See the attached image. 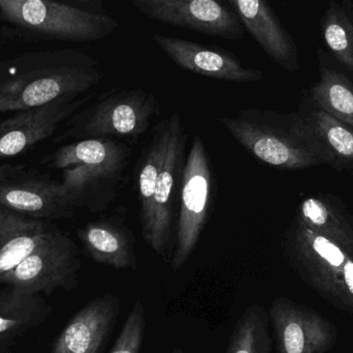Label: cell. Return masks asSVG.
<instances>
[{"label": "cell", "instance_id": "obj_21", "mask_svg": "<svg viewBox=\"0 0 353 353\" xmlns=\"http://www.w3.org/2000/svg\"><path fill=\"white\" fill-rule=\"evenodd\" d=\"M54 226L51 222L23 217L3 207L0 230V280L24 261Z\"/></svg>", "mask_w": 353, "mask_h": 353}, {"label": "cell", "instance_id": "obj_20", "mask_svg": "<svg viewBox=\"0 0 353 353\" xmlns=\"http://www.w3.org/2000/svg\"><path fill=\"white\" fill-rule=\"evenodd\" d=\"M298 112L325 149L327 165L353 178V128L319 109L306 95Z\"/></svg>", "mask_w": 353, "mask_h": 353}, {"label": "cell", "instance_id": "obj_22", "mask_svg": "<svg viewBox=\"0 0 353 353\" xmlns=\"http://www.w3.org/2000/svg\"><path fill=\"white\" fill-rule=\"evenodd\" d=\"M315 106L353 128V82L341 72L319 68V80L306 93Z\"/></svg>", "mask_w": 353, "mask_h": 353}, {"label": "cell", "instance_id": "obj_1", "mask_svg": "<svg viewBox=\"0 0 353 353\" xmlns=\"http://www.w3.org/2000/svg\"><path fill=\"white\" fill-rule=\"evenodd\" d=\"M187 141L188 134L180 114L173 112L153 126L137 164L143 238L161 256L171 250L174 207L180 192Z\"/></svg>", "mask_w": 353, "mask_h": 353}, {"label": "cell", "instance_id": "obj_8", "mask_svg": "<svg viewBox=\"0 0 353 353\" xmlns=\"http://www.w3.org/2000/svg\"><path fill=\"white\" fill-rule=\"evenodd\" d=\"M214 172L205 142L195 135L185 160L179 192L175 250L171 261L179 271L194 251L209 220L213 202Z\"/></svg>", "mask_w": 353, "mask_h": 353}, {"label": "cell", "instance_id": "obj_15", "mask_svg": "<svg viewBox=\"0 0 353 353\" xmlns=\"http://www.w3.org/2000/svg\"><path fill=\"white\" fill-rule=\"evenodd\" d=\"M241 24L273 61L290 73L300 70L298 48L290 31L267 1L228 0Z\"/></svg>", "mask_w": 353, "mask_h": 353}, {"label": "cell", "instance_id": "obj_24", "mask_svg": "<svg viewBox=\"0 0 353 353\" xmlns=\"http://www.w3.org/2000/svg\"><path fill=\"white\" fill-rule=\"evenodd\" d=\"M268 319L259 305L247 308L234 327L226 353H271Z\"/></svg>", "mask_w": 353, "mask_h": 353}, {"label": "cell", "instance_id": "obj_14", "mask_svg": "<svg viewBox=\"0 0 353 353\" xmlns=\"http://www.w3.org/2000/svg\"><path fill=\"white\" fill-rule=\"evenodd\" d=\"M152 39L176 66L188 72L226 82L255 83L265 79V73L247 68L221 48L163 35H154Z\"/></svg>", "mask_w": 353, "mask_h": 353}, {"label": "cell", "instance_id": "obj_10", "mask_svg": "<svg viewBox=\"0 0 353 353\" xmlns=\"http://www.w3.org/2000/svg\"><path fill=\"white\" fill-rule=\"evenodd\" d=\"M0 207L43 221L70 218L74 213L64 202L61 182L22 164L0 165Z\"/></svg>", "mask_w": 353, "mask_h": 353}, {"label": "cell", "instance_id": "obj_27", "mask_svg": "<svg viewBox=\"0 0 353 353\" xmlns=\"http://www.w3.org/2000/svg\"><path fill=\"white\" fill-rule=\"evenodd\" d=\"M174 353H182V352H181L180 350H175V352H174Z\"/></svg>", "mask_w": 353, "mask_h": 353}, {"label": "cell", "instance_id": "obj_9", "mask_svg": "<svg viewBox=\"0 0 353 353\" xmlns=\"http://www.w3.org/2000/svg\"><path fill=\"white\" fill-rule=\"evenodd\" d=\"M80 267L78 247L54 226L22 263L1 278L0 285L10 286L23 294L49 296L59 288L74 289Z\"/></svg>", "mask_w": 353, "mask_h": 353}, {"label": "cell", "instance_id": "obj_2", "mask_svg": "<svg viewBox=\"0 0 353 353\" xmlns=\"http://www.w3.org/2000/svg\"><path fill=\"white\" fill-rule=\"evenodd\" d=\"M103 78L99 61L76 48L25 52L0 61V113L81 95Z\"/></svg>", "mask_w": 353, "mask_h": 353}, {"label": "cell", "instance_id": "obj_13", "mask_svg": "<svg viewBox=\"0 0 353 353\" xmlns=\"http://www.w3.org/2000/svg\"><path fill=\"white\" fill-rule=\"evenodd\" d=\"M92 97V93L62 97L47 105L0 120V161L16 157L49 138Z\"/></svg>", "mask_w": 353, "mask_h": 353}, {"label": "cell", "instance_id": "obj_3", "mask_svg": "<svg viewBox=\"0 0 353 353\" xmlns=\"http://www.w3.org/2000/svg\"><path fill=\"white\" fill-rule=\"evenodd\" d=\"M132 155V149L122 141L87 139L59 147L41 163L61 170L60 182L68 209L101 213L117 198Z\"/></svg>", "mask_w": 353, "mask_h": 353}, {"label": "cell", "instance_id": "obj_7", "mask_svg": "<svg viewBox=\"0 0 353 353\" xmlns=\"http://www.w3.org/2000/svg\"><path fill=\"white\" fill-rule=\"evenodd\" d=\"M159 113L154 93L147 89L113 88L74 113L54 142L111 138L138 140Z\"/></svg>", "mask_w": 353, "mask_h": 353}, {"label": "cell", "instance_id": "obj_6", "mask_svg": "<svg viewBox=\"0 0 353 353\" xmlns=\"http://www.w3.org/2000/svg\"><path fill=\"white\" fill-rule=\"evenodd\" d=\"M283 249L290 267L319 296L353 316V257L292 220Z\"/></svg>", "mask_w": 353, "mask_h": 353}, {"label": "cell", "instance_id": "obj_16", "mask_svg": "<svg viewBox=\"0 0 353 353\" xmlns=\"http://www.w3.org/2000/svg\"><path fill=\"white\" fill-rule=\"evenodd\" d=\"M121 310L114 294L99 296L81 309L64 327L51 353H101Z\"/></svg>", "mask_w": 353, "mask_h": 353}, {"label": "cell", "instance_id": "obj_17", "mask_svg": "<svg viewBox=\"0 0 353 353\" xmlns=\"http://www.w3.org/2000/svg\"><path fill=\"white\" fill-rule=\"evenodd\" d=\"M78 236L95 263L115 269H137L134 236L119 218L89 222L78 230Z\"/></svg>", "mask_w": 353, "mask_h": 353}, {"label": "cell", "instance_id": "obj_26", "mask_svg": "<svg viewBox=\"0 0 353 353\" xmlns=\"http://www.w3.org/2000/svg\"><path fill=\"white\" fill-rule=\"evenodd\" d=\"M2 218H3V207H0V230H1Z\"/></svg>", "mask_w": 353, "mask_h": 353}, {"label": "cell", "instance_id": "obj_19", "mask_svg": "<svg viewBox=\"0 0 353 353\" xmlns=\"http://www.w3.org/2000/svg\"><path fill=\"white\" fill-rule=\"evenodd\" d=\"M53 308L39 294L0 287V353H8L31 330L43 325Z\"/></svg>", "mask_w": 353, "mask_h": 353}, {"label": "cell", "instance_id": "obj_25", "mask_svg": "<svg viewBox=\"0 0 353 353\" xmlns=\"http://www.w3.org/2000/svg\"><path fill=\"white\" fill-rule=\"evenodd\" d=\"M146 311L140 300L132 306L130 314L110 353H140L146 331Z\"/></svg>", "mask_w": 353, "mask_h": 353}, {"label": "cell", "instance_id": "obj_18", "mask_svg": "<svg viewBox=\"0 0 353 353\" xmlns=\"http://www.w3.org/2000/svg\"><path fill=\"white\" fill-rule=\"evenodd\" d=\"M294 219L353 257V215L339 197L327 193L306 197Z\"/></svg>", "mask_w": 353, "mask_h": 353}, {"label": "cell", "instance_id": "obj_23", "mask_svg": "<svg viewBox=\"0 0 353 353\" xmlns=\"http://www.w3.org/2000/svg\"><path fill=\"white\" fill-rule=\"evenodd\" d=\"M323 39L335 57L353 72V21L344 4L331 1L321 19Z\"/></svg>", "mask_w": 353, "mask_h": 353}, {"label": "cell", "instance_id": "obj_4", "mask_svg": "<svg viewBox=\"0 0 353 353\" xmlns=\"http://www.w3.org/2000/svg\"><path fill=\"white\" fill-rule=\"evenodd\" d=\"M219 122L239 144L271 167L303 170L329 164L325 149L298 111L249 108Z\"/></svg>", "mask_w": 353, "mask_h": 353}, {"label": "cell", "instance_id": "obj_11", "mask_svg": "<svg viewBox=\"0 0 353 353\" xmlns=\"http://www.w3.org/2000/svg\"><path fill=\"white\" fill-rule=\"evenodd\" d=\"M277 353H327L338 341L336 325L319 311L280 296L270 307Z\"/></svg>", "mask_w": 353, "mask_h": 353}, {"label": "cell", "instance_id": "obj_12", "mask_svg": "<svg viewBox=\"0 0 353 353\" xmlns=\"http://www.w3.org/2000/svg\"><path fill=\"white\" fill-rule=\"evenodd\" d=\"M147 18L211 37L240 41L245 29L232 8L216 0H132Z\"/></svg>", "mask_w": 353, "mask_h": 353}, {"label": "cell", "instance_id": "obj_5", "mask_svg": "<svg viewBox=\"0 0 353 353\" xmlns=\"http://www.w3.org/2000/svg\"><path fill=\"white\" fill-rule=\"evenodd\" d=\"M0 17L26 41L89 43L110 37L119 27L97 1L82 6L53 0H0Z\"/></svg>", "mask_w": 353, "mask_h": 353}]
</instances>
